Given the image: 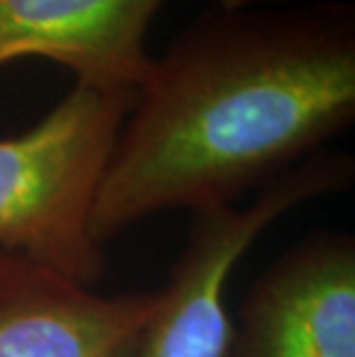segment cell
Masks as SVG:
<instances>
[{"label": "cell", "instance_id": "cell-1", "mask_svg": "<svg viewBox=\"0 0 355 357\" xmlns=\"http://www.w3.org/2000/svg\"><path fill=\"white\" fill-rule=\"evenodd\" d=\"M355 120L351 3L210 0L134 97L93 208V235L171 210L233 208Z\"/></svg>", "mask_w": 355, "mask_h": 357}, {"label": "cell", "instance_id": "cell-2", "mask_svg": "<svg viewBox=\"0 0 355 357\" xmlns=\"http://www.w3.org/2000/svg\"><path fill=\"white\" fill-rule=\"evenodd\" d=\"M134 97L77 83L35 127L0 139V254L90 288L102 279L90 219Z\"/></svg>", "mask_w": 355, "mask_h": 357}, {"label": "cell", "instance_id": "cell-3", "mask_svg": "<svg viewBox=\"0 0 355 357\" xmlns=\"http://www.w3.org/2000/svg\"><path fill=\"white\" fill-rule=\"evenodd\" d=\"M351 155L321 150L263 187L254 201L194 215L160 307L127 357H224L233 318L226 307L229 279L249 247L302 203L351 185Z\"/></svg>", "mask_w": 355, "mask_h": 357}, {"label": "cell", "instance_id": "cell-4", "mask_svg": "<svg viewBox=\"0 0 355 357\" xmlns=\"http://www.w3.org/2000/svg\"><path fill=\"white\" fill-rule=\"evenodd\" d=\"M224 357H355V240L316 231L247 288Z\"/></svg>", "mask_w": 355, "mask_h": 357}, {"label": "cell", "instance_id": "cell-5", "mask_svg": "<svg viewBox=\"0 0 355 357\" xmlns=\"http://www.w3.org/2000/svg\"><path fill=\"white\" fill-rule=\"evenodd\" d=\"M157 307L160 291L100 295L0 254V357H127Z\"/></svg>", "mask_w": 355, "mask_h": 357}, {"label": "cell", "instance_id": "cell-6", "mask_svg": "<svg viewBox=\"0 0 355 357\" xmlns=\"http://www.w3.org/2000/svg\"><path fill=\"white\" fill-rule=\"evenodd\" d=\"M166 0H0V70L44 58L79 86L137 93L153 56L146 35Z\"/></svg>", "mask_w": 355, "mask_h": 357}]
</instances>
